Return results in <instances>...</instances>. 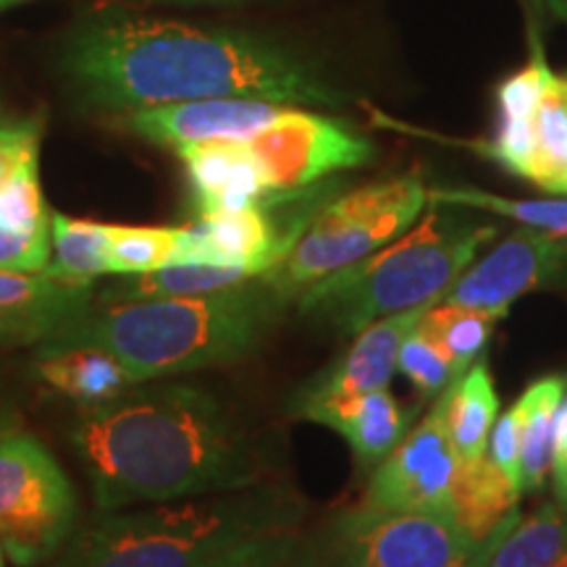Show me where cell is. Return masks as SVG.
<instances>
[{
  "mask_svg": "<svg viewBox=\"0 0 567 567\" xmlns=\"http://www.w3.org/2000/svg\"><path fill=\"white\" fill-rule=\"evenodd\" d=\"M34 379L80 410H90L137 386L118 358L95 347L34 352Z\"/></svg>",
  "mask_w": 567,
  "mask_h": 567,
  "instance_id": "obj_18",
  "label": "cell"
},
{
  "mask_svg": "<svg viewBox=\"0 0 567 567\" xmlns=\"http://www.w3.org/2000/svg\"><path fill=\"white\" fill-rule=\"evenodd\" d=\"M431 205H452V208L492 210L496 216L515 218L530 229L555 234L567 239V197H547V200H513L484 193V189H429Z\"/></svg>",
  "mask_w": 567,
  "mask_h": 567,
  "instance_id": "obj_28",
  "label": "cell"
},
{
  "mask_svg": "<svg viewBox=\"0 0 567 567\" xmlns=\"http://www.w3.org/2000/svg\"><path fill=\"white\" fill-rule=\"evenodd\" d=\"M444 408L446 434L460 463L486 455L488 434H492L496 415H499V394L494 389L492 371L486 360L478 358L467 368L460 381L439 394Z\"/></svg>",
  "mask_w": 567,
  "mask_h": 567,
  "instance_id": "obj_20",
  "label": "cell"
},
{
  "mask_svg": "<svg viewBox=\"0 0 567 567\" xmlns=\"http://www.w3.org/2000/svg\"><path fill=\"white\" fill-rule=\"evenodd\" d=\"M505 316V310H478L463 308V305L434 302L421 316L415 331L450 360L452 381H460L467 368L481 358L496 321H502Z\"/></svg>",
  "mask_w": 567,
  "mask_h": 567,
  "instance_id": "obj_24",
  "label": "cell"
},
{
  "mask_svg": "<svg viewBox=\"0 0 567 567\" xmlns=\"http://www.w3.org/2000/svg\"><path fill=\"white\" fill-rule=\"evenodd\" d=\"M40 118H0V189L40 163Z\"/></svg>",
  "mask_w": 567,
  "mask_h": 567,
  "instance_id": "obj_31",
  "label": "cell"
},
{
  "mask_svg": "<svg viewBox=\"0 0 567 567\" xmlns=\"http://www.w3.org/2000/svg\"><path fill=\"white\" fill-rule=\"evenodd\" d=\"M247 142L264 163L274 193L313 187L329 174L360 168L373 158L371 140L352 126L292 105Z\"/></svg>",
  "mask_w": 567,
  "mask_h": 567,
  "instance_id": "obj_9",
  "label": "cell"
},
{
  "mask_svg": "<svg viewBox=\"0 0 567 567\" xmlns=\"http://www.w3.org/2000/svg\"><path fill=\"white\" fill-rule=\"evenodd\" d=\"M520 494V486L488 455L467 460V463L457 460L450 492L452 513L476 542H484L513 509H517Z\"/></svg>",
  "mask_w": 567,
  "mask_h": 567,
  "instance_id": "obj_21",
  "label": "cell"
},
{
  "mask_svg": "<svg viewBox=\"0 0 567 567\" xmlns=\"http://www.w3.org/2000/svg\"><path fill=\"white\" fill-rule=\"evenodd\" d=\"M80 502L71 478L38 436L19 425L0 434V542L6 557L32 567L63 551Z\"/></svg>",
  "mask_w": 567,
  "mask_h": 567,
  "instance_id": "obj_7",
  "label": "cell"
},
{
  "mask_svg": "<svg viewBox=\"0 0 567 567\" xmlns=\"http://www.w3.org/2000/svg\"><path fill=\"white\" fill-rule=\"evenodd\" d=\"M161 3H216V0H161Z\"/></svg>",
  "mask_w": 567,
  "mask_h": 567,
  "instance_id": "obj_38",
  "label": "cell"
},
{
  "mask_svg": "<svg viewBox=\"0 0 567 567\" xmlns=\"http://www.w3.org/2000/svg\"><path fill=\"white\" fill-rule=\"evenodd\" d=\"M429 308L431 305H417V308L386 316L358 331L354 342L339 358L295 389V394L287 402V413L295 415L297 410L321 400H342V396L386 389L396 371L402 342L413 334L417 321Z\"/></svg>",
  "mask_w": 567,
  "mask_h": 567,
  "instance_id": "obj_12",
  "label": "cell"
},
{
  "mask_svg": "<svg viewBox=\"0 0 567 567\" xmlns=\"http://www.w3.org/2000/svg\"><path fill=\"white\" fill-rule=\"evenodd\" d=\"M425 203L429 189L415 174L365 184L354 193L334 197L316 213L292 252L260 279L295 300L323 276L394 243L417 221Z\"/></svg>",
  "mask_w": 567,
  "mask_h": 567,
  "instance_id": "obj_6",
  "label": "cell"
},
{
  "mask_svg": "<svg viewBox=\"0 0 567 567\" xmlns=\"http://www.w3.org/2000/svg\"><path fill=\"white\" fill-rule=\"evenodd\" d=\"M520 405L515 402V405L494 423L486 446V455L492 457L517 486H520Z\"/></svg>",
  "mask_w": 567,
  "mask_h": 567,
  "instance_id": "obj_32",
  "label": "cell"
},
{
  "mask_svg": "<svg viewBox=\"0 0 567 567\" xmlns=\"http://www.w3.org/2000/svg\"><path fill=\"white\" fill-rule=\"evenodd\" d=\"M284 109L287 105L258 97H210L122 113V126L142 140L168 147L210 140L247 142L271 126Z\"/></svg>",
  "mask_w": 567,
  "mask_h": 567,
  "instance_id": "obj_13",
  "label": "cell"
},
{
  "mask_svg": "<svg viewBox=\"0 0 567 567\" xmlns=\"http://www.w3.org/2000/svg\"><path fill=\"white\" fill-rule=\"evenodd\" d=\"M396 371L408 375L410 384L417 389L421 400H436L452 384V365L434 344L413 329L400 347Z\"/></svg>",
  "mask_w": 567,
  "mask_h": 567,
  "instance_id": "obj_29",
  "label": "cell"
},
{
  "mask_svg": "<svg viewBox=\"0 0 567 567\" xmlns=\"http://www.w3.org/2000/svg\"><path fill=\"white\" fill-rule=\"evenodd\" d=\"M421 408L423 405H400L386 386L358 396H342V400L313 402L297 410L292 417L337 431L350 444L354 460L368 467L381 463L408 436Z\"/></svg>",
  "mask_w": 567,
  "mask_h": 567,
  "instance_id": "obj_16",
  "label": "cell"
},
{
  "mask_svg": "<svg viewBox=\"0 0 567 567\" xmlns=\"http://www.w3.org/2000/svg\"><path fill=\"white\" fill-rule=\"evenodd\" d=\"M308 505L295 488L271 484L163 502L140 513H101L74 530L59 567H203L247 538L295 530Z\"/></svg>",
  "mask_w": 567,
  "mask_h": 567,
  "instance_id": "obj_4",
  "label": "cell"
},
{
  "mask_svg": "<svg viewBox=\"0 0 567 567\" xmlns=\"http://www.w3.org/2000/svg\"><path fill=\"white\" fill-rule=\"evenodd\" d=\"M334 567H467L476 542L452 509L354 507L334 523Z\"/></svg>",
  "mask_w": 567,
  "mask_h": 567,
  "instance_id": "obj_8",
  "label": "cell"
},
{
  "mask_svg": "<svg viewBox=\"0 0 567 567\" xmlns=\"http://www.w3.org/2000/svg\"><path fill=\"white\" fill-rule=\"evenodd\" d=\"M105 234L109 224L84 221L63 213H53L51 218V264L42 274L48 279L74 284V287H92L101 276H109L105 260Z\"/></svg>",
  "mask_w": 567,
  "mask_h": 567,
  "instance_id": "obj_25",
  "label": "cell"
},
{
  "mask_svg": "<svg viewBox=\"0 0 567 567\" xmlns=\"http://www.w3.org/2000/svg\"><path fill=\"white\" fill-rule=\"evenodd\" d=\"M187 172L195 213L245 208L274 197V187L250 142L210 140L174 147Z\"/></svg>",
  "mask_w": 567,
  "mask_h": 567,
  "instance_id": "obj_14",
  "label": "cell"
},
{
  "mask_svg": "<svg viewBox=\"0 0 567 567\" xmlns=\"http://www.w3.org/2000/svg\"><path fill=\"white\" fill-rule=\"evenodd\" d=\"M530 151L523 179L567 197V76L547 69L528 113Z\"/></svg>",
  "mask_w": 567,
  "mask_h": 567,
  "instance_id": "obj_19",
  "label": "cell"
},
{
  "mask_svg": "<svg viewBox=\"0 0 567 567\" xmlns=\"http://www.w3.org/2000/svg\"><path fill=\"white\" fill-rule=\"evenodd\" d=\"M255 279L239 268L208 264H168L153 274L124 276L95 297V305H122L140 300H174V297H200L221 292Z\"/></svg>",
  "mask_w": 567,
  "mask_h": 567,
  "instance_id": "obj_23",
  "label": "cell"
},
{
  "mask_svg": "<svg viewBox=\"0 0 567 567\" xmlns=\"http://www.w3.org/2000/svg\"><path fill=\"white\" fill-rule=\"evenodd\" d=\"M567 394V375H544L520 394V492H542L551 473L557 413Z\"/></svg>",
  "mask_w": 567,
  "mask_h": 567,
  "instance_id": "obj_22",
  "label": "cell"
},
{
  "mask_svg": "<svg viewBox=\"0 0 567 567\" xmlns=\"http://www.w3.org/2000/svg\"><path fill=\"white\" fill-rule=\"evenodd\" d=\"M494 234L496 226L434 205L405 237L305 287L297 295L300 313L342 334H358L386 316L434 305Z\"/></svg>",
  "mask_w": 567,
  "mask_h": 567,
  "instance_id": "obj_5",
  "label": "cell"
},
{
  "mask_svg": "<svg viewBox=\"0 0 567 567\" xmlns=\"http://www.w3.org/2000/svg\"><path fill=\"white\" fill-rule=\"evenodd\" d=\"M95 305L92 287L0 271V344H40Z\"/></svg>",
  "mask_w": 567,
  "mask_h": 567,
  "instance_id": "obj_15",
  "label": "cell"
},
{
  "mask_svg": "<svg viewBox=\"0 0 567 567\" xmlns=\"http://www.w3.org/2000/svg\"><path fill=\"white\" fill-rule=\"evenodd\" d=\"M292 297L260 276L200 297L92 305L38 344V352L95 347L124 363L134 384L234 365L252 358Z\"/></svg>",
  "mask_w": 567,
  "mask_h": 567,
  "instance_id": "obj_3",
  "label": "cell"
},
{
  "mask_svg": "<svg viewBox=\"0 0 567 567\" xmlns=\"http://www.w3.org/2000/svg\"><path fill=\"white\" fill-rule=\"evenodd\" d=\"M551 478H555L557 505L567 509V394L559 405L555 429V455H551Z\"/></svg>",
  "mask_w": 567,
  "mask_h": 567,
  "instance_id": "obj_34",
  "label": "cell"
},
{
  "mask_svg": "<svg viewBox=\"0 0 567 567\" xmlns=\"http://www.w3.org/2000/svg\"><path fill=\"white\" fill-rule=\"evenodd\" d=\"M40 163L0 189V271L42 274L51 264V218L40 189Z\"/></svg>",
  "mask_w": 567,
  "mask_h": 567,
  "instance_id": "obj_17",
  "label": "cell"
},
{
  "mask_svg": "<svg viewBox=\"0 0 567 567\" xmlns=\"http://www.w3.org/2000/svg\"><path fill=\"white\" fill-rule=\"evenodd\" d=\"M6 559H9V557H6V549H3V542H0V567H3V565H6Z\"/></svg>",
  "mask_w": 567,
  "mask_h": 567,
  "instance_id": "obj_40",
  "label": "cell"
},
{
  "mask_svg": "<svg viewBox=\"0 0 567 567\" xmlns=\"http://www.w3.org/2000/svg\"><path fill=\"white\" fill-rule=\"evenodd\" d=\"M457 455L446 434L442 400L375 465L360 509H452Z\"/></svg>",
  "mask_w": 567,
  "mask_h": 567,
  "instance_id": "obj_11",
  "label": "cell"
},
{
  "mask_svg": "<svg viewBox=\"0 0 567 567\" xmlns=\"http://www.w3.org/2000/svg\"><path fill=\"white\" fill-rule=\"evenodd\" d=\"M179 226H118L109 224L105 260L109 276H140L174 264Z\"/></svg>",
  "mask_w": 567,
  "mask_h": 567,
  "instance_id": "obj_27",
  "label": "cell"
},
{
  "mask_svg": "<svg viewBox=\"0 0 567 567\" xmlns=\"http://www.w3.org/2000/svg\"><path fill=\"white\" fill-rule=\"evenodd\" d=\"M520 520V513H517V509H513V513H509L505 520L499 523V526H496L492 534H488L484 542H481V547L476 549V555L471 557V563H467V567H486V563H488V557H492V551L496 549V544L502 542V538L507 536V530L515 526V523Z\"/></svg>",
  "mask_w": 567,
  "mask_h": 567,
  "instance_id": "obj_35",
  "label": "cell"
},
{
  "mask_svg": "<svg viewBox=\"0 0 567 567\" xmlns=\"http://www.w3.org/2000/svg\"><path fill=\"white\" fill-rule=\"evenodd\" d=\"M13 425H19L17 423V413H13V410H9V408L3 405V402H0V434H3V431L13 429Z\"/></svg>",
  "mask_w": 567,
  "mask_h": 567,
  "instance_id": "obj_36",
  "label": "cell"
},
{
  "mask_svg": "<svg viewBox=\"0 0 567 567\" xmlns=\"http://www.w3.org/2000/svg\"><path fill=\"white\" fill-rule=\"evenodd\" d=\"M567 281V239L526 229L509 234L444 289L439 302L478 310H509L523 295Z\"/></svg>",
  "mask_w": 567,
  "mask_h": 567,
  "instance_id": "obj_10",
  "label": "cell"
},
{
  "mask_svg": "<svg viewBox=\"0 0 567 567\" xmlns=\"http://www.w3.org/2000/svg\"><path fill=\"white\" fill-rule=\"evenodd\" d=\"M300 530H276V534L255 536L237 547L221 551L203 567H284L302 544Z\"/></svg>",
  "mask_w": 567,
  "mask_h": 567,
  "instance_id": "obj_30",
  "label": "cell"
},
{
  "mask_svg": "<svg viewBox=\"0 0 567 567\" xmlns=\"http://www.w3.org/2000/svg\"><path fill=\"white\" fill-rule=\"evenodd\" d=\"M63 71L84 103L113 113L210 97L323 109L344 103L334 84L287 48L255 34L163 19L87 21L69 40Z\"/></svg>",
  "mask_w": 567,
  "mask_h": 567,
  "instance_id": "obj_2",
  "label": "cell"
},
{
  "mask_svg": "<svg viewBox=\"0 0 567 567\" xmlns=\"http://www.w3.org/2000/svg\"><path fill=\"white\" fill-rule=\"evenodd\" d=\"M334 557L337 538L334 526H331L329 530H321V534L305 536L300 547H297V551L284 567H334Z\"/></svg>",
  "mask_w": 567,
  "mask_h": 567,
  "instance_id": "obj_33",
  "label": "cell"
},
{
  "mask_svg": "<svg viewBox=\"0 0 567 567\" xmlns=\"http://www.w3.org/2000/svg\"><path fill=\"white\" fill-rule=\"evenodd\" d=\"M542 3L547 6V9L555 13L559 21H565L567 24V0H542Z\"/></svg>",
  "mask_w": 567,
  "mask_h": 567,
  "instance_id": "obj_37",
  "label": "cell"
},
{
  "mask_svg": "<svg viewBox=\"0 0 567 567\" xmlns=\"http://www.w3.org/2000/svg\"><path fill=\"white\" fill-rule=\"evenodd\" d=\"M101 513L266 484L274 446L203 386L126 389L66 429Z\"/></svg>",
  "mask_w": 567,
  "mask_h": 567,
  "instance_id": "obj_1",
  "label": "cell"
},
{
  "mask_svg": "<svg viewBox=\"0 0 567 567\" xmlns=\"http://www.w3.org/2000/svg\"><path fill=\"white\" fill-rule=\"evenodd\" d=\"M486 567H567V509L542 505L496 544Z\"/></svg>",
  "mask_w": 567,
  "mask_h": 567,
  "instance_id": "obj_26",
  "label": "cell"
},
{
  "mask_svg": "<svg viewBox=\"0 0 567 567\" xmlns=\"http://www.w3.org/2000/svg\"><path fill=\"white\" fill-rule=\"evenodd\" d=\"M19 3H27V0H0V11L11 9V6H19Z\"/></svg>",
  "mask_w": 567,
  "mask_h": 567,
  "instance_id": "obj_39",
  "label": "cell"
}]
</instances>
